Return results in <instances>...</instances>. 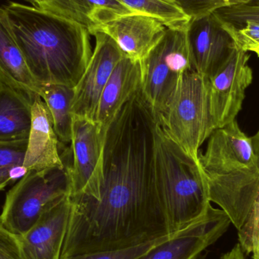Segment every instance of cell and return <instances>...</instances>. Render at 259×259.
<instances>
[{
    "mask_svg": "<svg viewBox=\"0 0 259 259\" xmlns=\"http://www.w3.org/2000/svg\"><path fill=\"white\" fill-rule=\"evenodd\" d=\"M169 1L173 2V3H175V2H174V0H169Z\"/></svg>",
    "mask_w": 259,
    "mask_h": 259,
    "instance_id": "1f68e13d",
    "label": "cell"
},
{
    "mask_svg": "<svg viewBox=\"0 0 259 259\" xmlns=\"http://www.w3.org/2000/svg\"><path fill=\"white\" fill-rule=\"evenodd\" d=\"M238 240L246 255L259 259V187L249 214L238 230Z\"/></svg>",
    "mask_w": 259,
    "mask_h": 259,
    "instance_id": "603a6c76",
    "label": "cell"
},
{
    "mask_svg": "<svg viewBox=\"0 0 259 259\" xmlns=\"http://www.w3.org/2000/svg\"><path fill=\"white\" fill-rule=\"evenodd\" d=\"M33 6L75 23L89 33L101 24L135 13L118 0H39Z\"/></svg>",
    "mask_w": 259,
    "mask_h": 259,
    "instance_id": "e0dca14e",
    "label": "cell"
},
{
    "mask_svg": "<svg viewBox=\"0 0 259 259\" xmlns=\"http://www.w3.org/2000/svg\"><path fill=\"white\" fill-rule=\"evenodd\" d=\"M155 124L139 91L108 130L100 198L69 197L60 259L128 249L172 234L155 185Z\"/></svg>",
    "mask_w": 259,
    "mask_h": 259,
    "instance_id": "6da1fadb",
    "label": "cell"
},
{
    "mask_svg": "<svg viewBox=\"0 0 259 259\" xmlns=\"http://www.w3.org/2000/svg\"><path fill=\"white\" fill-rule=\"evenodd\" d=\"M199 161L206 178L211 202L225 211L231 224L240 229L259 187V167L251 137L237 120L214 130Z\"/></svg>",
    "mask_w": 259,
    "mask_h": 259,
    "instance_id": "3957f363",
    "label": "cell"
},
{
    "mask_svg": "<svg viewBox=\"0 0 259 259\" xmlns=\"http://www.w3.org/2000/svg\"><path fill=\"white\" fill-rule=\"evenodd\" d=\"M24 1L27 2V3H31L32 6L35 4V3H37L39 0H24Z\"/></svg>",
    "mask_w": 259,
    "mask_h": 259,
    "instance_id": "4dcf8cb0",
    "label": "cell"
},
{
    "mask_svg": "<svg viewBox=\"0 0 259 259\" xmlns=\"http://www.w3.org/2000/svg\"><path fill=\"white\" fill-rule=\"evenodd\" d=\"M135 13L145 14L160 20L167 27L188 25L190 20L178 6L169 0H118Z\"/></svg>",
    "mask_w": 259,
    "mask_h": 259,
    "instance_id": "44dd1931",
    "label": "cell"
},
{
    "mask_svg": "<svg viewBox=\"0 0 259 259\" xmlns=\"http://www.w3.org/2000/svg\"><path fill=\"white\" fill-rule=\"evenodd\" d=\"M249 55L236 47L226 62L208 78L210 113L214 129L235 121L252 82Z\"/></svg>",
    "mask_w": 259,
    "mask_h": 259,
    "instance_id": "9c48e42d",
    "label": "cell"
},
{
    "mask_svg": "<svg viewBox=\"0 0 259 259\" xmlns=\"http://www.w3.org/2000/svg\"><path fill=\"white\" fill-rule=\"evenodd\" d=\"M27 140L0 141V191L12 182L13 170L24 166Z\"/></svg>",
    "mask_w": 259,
    "mask_h": 259,
    "instance_id": "7402d4cb",
    "label": "cell"
},
{
    "mask_svg": "<svg viewBox=\"0 0 259 259\" xmlns=\"http://www.w3.org/2000/svg\"><path fill=\"white\" fill-rule=\"evenodd\" d=\"M167 237H162V238L158 239L135 247L128 248V249H115V250L84 254V255H77V256L65 259H136Z\"/></svg>",
    "mask_w": 259,
    "mask_h": 259,
    "instance_id": "4316f807",
    "label": "cell"
},
{
    "mask_svg": "<svg viewBox=\"0 0 259 259\" xmlns=\"http://www.w3.org/2000/svg\"><path fill=\"white\" fill-rule=\"evenodd\" d=\"M167 27L160 20L141 13L124 15L93 29L90 34L110 36L126 57L142 60L156 45Z\"/></svg>",
    "mask_w": 259,
    "mask_h": 259,
    "instance_id": "4fadbf2b",
    "label": "cell"
},
{
    "mask_svg": "<svg viewBox=\"0 0 259 259\" xmlns=\"http://www.w3.org/2000/svg\"><path fill=\"white\" fill-rule=\"evenodd\" d=\"M187 27H167L161 39L140 60V93L155 121L165 112L180 77L185 71L193 70Z\"/></svg>",
    "mask_w": 259,
    "mask_h": 259,
    "instance_id": "8992f818",
    "label": "cell"
},
{
    "mask_svg": "<svg viewBox=\"0 0 259 259\" xmlns=\"http://www.w3.org/2000/svg\"><path fill=\"white\" fill-rule=\"evenodd\" d=\"M0 80L30 95H39L40 84L27 68L3 7H0Z\"/></svg>",
    "mask_w": 259,
    "mask_h": 259,
    "instance_id": "ac0fdd59",
    "label": "cell"
},
{
    "mask_svg": "<svg viewBox=\"0 0 259 259\" xmlns=\"http://www.w3.org/2000/svg\"><path fill=\"white\" fill-rule=\"evenodd\" d=\"M221 259H246V258L240 243H237L231 251L222 255Z\"/></svg>",
    "mask_w": 259,
    "mask_h": 259,
    "instance_id": "f1b7e54d",
    "label": "cell"
},
{
    "mask_svg": "<svg viewBox=\"0 0 259 259\" xmlns=\"http://www.w3.org/2000/svg\"><path fill=\"white\" fill-rule=\"evenodd\" d=\"M34 97L0 80V141L28 139Z\"/></svg>",
    "mask_w": 259,
    "mask_h": 259,
    "instance_id": "d6986e66",
    "label": "cell"
},
{
    "mask_svg": "<svg viewBox=\"0 0 259 259\" xmlns=\"http://www.w3.org/2000/svg\"><path fill=\"white\" fill-rule=\"evenodd\" d=\"M258 1H259V0H258Z\"/></svg>",
    "mask_w": 259,
    "mask_h": 259,
    "instance_id": "d6a6232c",
    "label": "cell"
},
{
    "mask_svg": "<svg viewBox=\"0 0 259 259\" xmlns=\"http://www.w3.org/2000/svg\"><path fill=\"white\" fill-rule=\"evenodd\" d=\"M96 45L84 74L74 88L73 115L95 121L103 90L117 64L124 57L115 41L104 33H95Z\"/></svg>",
    "mask_w": 259,
    "mask_h": 259,
    "instance_id": "8fae6325",
    "label": "cell"
},
{
    "mask_svg": "<svg viewBox=\"0 0 259 259\" xmlns=\"http://www.w3.org/2000/svg\"><path fill=\"white\" fill-rule=\"evenodd\" d=\"M251 140H252V146H253L254 152L256 155L259 167V130L255 136L251 137Z\"/></svg>",
    "mask_w": 259,
    "mask_h": 259,
    "instance_id": "f546056e",
    "label": "cell"
},
{
    "mask_svg": "<svg viewBox=\"0 0 259 259\" xmlns=\"http://www.w3.org/2000/svg\"><path fill=\"white\" fill-rule=\"evenodd\" d=\"M71 211L69 196L44 211L34 225L20 237L30 259H60Z\"/></svg>",
    "mask_w": 259,
    "mask_h": 259,
    "instance_id": "5bb4252c",
    "label": "cell"
},
{
    "mask_svg": "<svg viewBox=\"0 0 259 259\" xmlns=\"http://www.w3.org/2000/svg\"><path fill=\"white\" fill-rule=\"evenodd\" d=\"M39 95L50 111L61 147L67 148L71 145L72 132L71 105L74 96V88L64 85L42 84Z\"/></svg>",
    "mask_w": 259,
    "mask_h": 259,
    "instance_id": "ffe728a7",
    "label": "cell"
},
{
    "mask_svg": "<svg viewBox=\"0 0 259 259\" xmlns=\"http://www.w3.org/2000/svg\"><path fill=\"white\" fill-rule=\"evenodd\" d=\"M231 225L225 211L210 205L200 219L170 234L136 259H199Z\"/></svg>",
    "mask_w": 259,
    "mask_h": 259,
    "instance_id": "30bf717a",
    "label": "cell"
},
{
    "mask_svg": "<svg viewBox=\"0 0 259 259\" xmlns=\"http://www.w3.org/2000/svg\"><path fill=\"white\" fill-rule=\"evenodd\" d=\"M253 0H174L190 19H196L225 8L246 4Z\"/></svg>",
    "mask_w": 259,
    "mask_h": 259,
    "instance_id": "cb8c5ba5",
    "label": "cell"
},
{
    "mask_svg": "<svg viewBox=\"0 0 259 259\" xmlns=\"http://www.w3.org/2000/svg\"><path fill=\"white\" fill-rule=\"evenodd\" d=\"M154 170L157 191L171 234L187 228L206 213L211 201L199 160L175 143L156 121Z\"/></svg>",
    "mask_w": 259,
    "mask_h": 259,
    "instance_id": "277c9868",
    "label": "cell"
},
{
    "mask_svg": "<svg viewBox=\"0 0 259 259\" xmlns=\"http://www.w3.org/2000/svg\"><path fill=\"white\" fill-rule=\"evenodd\" d=\"M0 259H30L26 255L19 236L11 232L0 219Z\"/></svg>",
    "mask_w": 259,
    "mask_h": 259,
    "instance_id": "83f0119b",
    "label": "cell"
},
{
    "mask_svg": "<svg viewBox=\"0 0 259 259\" xmlns=\"http://www.w3.org/2000/svg\"><path fill=\"white\" fill-rule=\"evenodd\" d=\"M158 124L189 155L199 160L200 147L214 131L210 113L208 78L193 70L180 77Z\"/></svg>",
    "mask_w": 259,
    "mask_h": 259,
    "instance_id": "5b68a950",
    "label": "cell"
},
{
    "mask_svg": "<svg viewBox=\"0 0 259 259\" xmlns=\"http://www.w3.org/2000/svg\"><path fill=\"white\" fill-rule=\"evenodd\" d=\"M223 22L234 27H240L248 21L259 22V1L253 0L246 4L225 8L214 12Z\"/></svg>",
    "mask_w": 259,
    "mask_h": 259,
    "instance_id": "d4e9b609",
    "label": "cell"
},
{
    "mask_svg": "<svg viewBox=\"0 0 259 259\" xmlns=\"http://www.w3.org/2000/svg\"><path fill=\"white\" fill-rule=\"evenodd\" d=\"M225 24L232 35L237 48L246 53H255L259 57V22L248 21L237 28Z\"/></svg>",
    "mask_w": 259,
    "mask_h": 259,
    "instance_id": "484cf974",
    "label": "cell"
},
{
    "mask_svg": "<svg viewBox=\"0 0 259 259\" xmlns=\"http://www.w3.org/2000/svg\"><path fill=\"white\" fill-rule=\"evenodd\" d=\"M69 193L68 165L30 170L8 192L0 219L11 232L22 237L44 211Z\"/></svg>",
    "mask_w": 259,
    "mask_h": 259,
    "instance_id": "52a82bcc",
    "label": "cell"
},
{
    "mask_svg": "<svg viewBox=\"0 0 259 259\" xmlns=\"http://www.w3.org/2000/svg\"><path fill=\"white\" fill-rule=\"evenodd\" d=\"M27 68L39 84L74 88L92 56L86 28L34 6H3Z\"/></svg>",
    "mask_w": 259,
    "mask_h": 259,
    "instance_id": "7a4b0ae2",
    "label": "cell"
},
{
    "mask_svg": "<svg viewBox=\"0 0 259 259\" xmlns=\"http://www.w3.org/2000/svg\"><path fill=\"white\" fill-rule=\"evenodd\" d=\"M142 69L140 60L124 56L112 71L100 97L95 121L107 134L122 108L140 91Z\"/></svg>",
    "mask_w": 259,
    "mask_h": 259,
    "instance_id": "2e32d148",
    "label": "cell"
},
{
    "mask_svg": "<svg viewBox=\"0 0 259 259\" xmlns=\"http://www.w3.org/2000/svg\"><path fill=\"white\" fill-rule=\"evenodd\" d=\"M106 133L94 120L73 115L70 198L97 200L104 178Z\"/></svg>",
    "mask_w": 259,
    "mask_h": 259,
    "instance_id": "ba28073f",
    "label": "cell"
},
{
    "mask_svg": "<svg viewBox=\"0 0 259 259\" xmlns=\"http://www.w3.org/2000/svg\"><path fill=\"white\" fill-rule=\"evenodd\" d=\"M61 144L53 127V120L47 105L36 94L32 105V124L27 140L24 167L30 170L65 167Z\"/></svg>",
    "mask_w": 259,
    "mask_h": 259,
    "instance_id": "9a60e30c",
    "label": "cell"
},
{
    "mask_svg": "<svg viewBox=\"0 0 259 259\" xmlns=\"http://www.w3.org/2000/svg\"><path fill=\"white\" fill-rule=\"evenodd\" d=\"M187 34L193 70L206 78L222 68L236 49L228 27L214 13L190 20Z\"/></svg>",
    "mask_w": 259,
    "mask_h": 259,
    "instance_id": "7c38bea8",
    "label": "cell"
}]
</instances>
